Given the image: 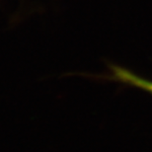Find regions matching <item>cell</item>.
<instances>
[{
	"label": "cell",
	"instance_id": "cell-1",
	"mask_svg": "<svg viewBox=\"0 0 152 152\" xmlns=\"http://www.w3.org/2000/svg\"><path fill=\"white\" fill-rule=\"evenodd\" d=\"M111 73L112 78L115 79V81L139 88V89L152 94V81L134 74L133 72L129 71V69L113 65L111 66Z\"/></svg>",
	"mask_w": 152,
	"mask_h": 152
}]
</instances>
